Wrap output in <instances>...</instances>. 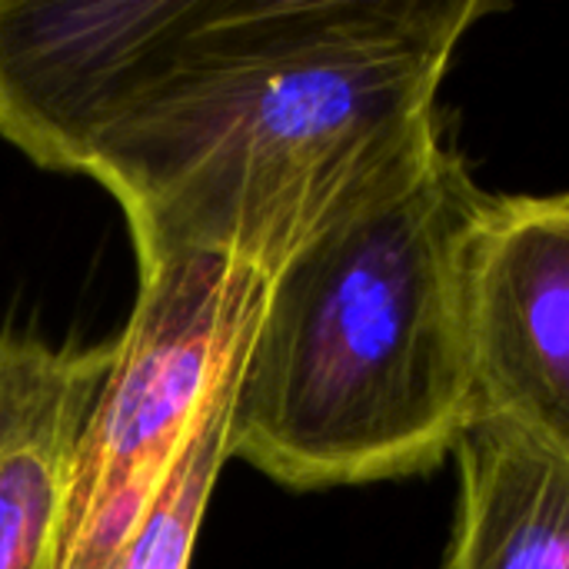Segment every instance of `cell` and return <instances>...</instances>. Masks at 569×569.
<instances>
[{"instance_id":"1","label":"cell","mask_w":569,"mask_h":569,"mask_svg":"<svg viewBox=\"0 0 569 569\" xmlns=\"http://www.w3.org/2000/svg\"><path fill=\"white\" fill-rule=\"evenodd\" d=\"M497 0H207L87 177L137 270L207 253L273 277L443 140L440 87Z\"/></svg>"},{"instance_id":"2","label":"cell","mask_w":569,"mask_h":569,"mask_svg":"<svg viewBox=\"0 0 569 569\" xmlns=\"http://www.w3.org/2000/svg\"><path fill=\"white\" fill-rule=\"evenodd\" d=\"M493 193L443 140L263 290L227 453L293 493L433 473L477 413L470 263Z\"/></svg>"},{"instance_id":"3","label":"cell","mask_w":569,"mask_h":569,"mask_svg":"<svg viewBox=\"0 0 569 569\" xmlns=\"http://www.w3.org/2000/svg\"><path fill=\"white\" fill-rule=\"evenodd\" d=\"M137 300L87 420L57 569H120L217 390L237 370L267 277L187 253L137 270Z\"/></svg>"},{"instance_id":"4","label":"cell","mask_w":569,"mask_h":569,"mask_svg":"<svg viewBox=\"0 0 569 569\" xmlns=\"http://www.w3.org/2000/svg\"><path fill=\"white\" fill-rule=\"evenodd\" d=\"M207 0H0V137L50 173H83Z\"/></svg>"},{"instance_id":"5","label":"cell","mask_w":569,"mask_h":569,"mask_svg":"<svg viewBox=\"0 0 569 569\" xmlns=\"http://www.w3.org/2000/svg\"><path fill=\"white\" fill-rule=\"evenodd\" d=\"M470 347L477 413L569 460V193L490 197L470 263Z\"/></svg>"},{"instance_id":"6","label":"cell","mask_w":569,"mask_h":569,"mask_svg":"<svg viewBox=\"0 0 569 569\" xmlns=\"http://www.w3.org/2000/svg\"><path fill=\"white\" fill-rule=\"evenodd\" d=\"M117 357L0 330V569H57L80 440Z\"/></svg>"},{"instance_id":"7","label":"cell","mask_w":569,"mask_h":569,"mask_svg":"<svg viewBox=\"0 0 569 569\" xmlns=\"http://www.w3.org/2000/svg\"><path fill=\"white\" fill-rule=\"evenodd\" d=\"M457 513L440 569H569V460L477 413L453 447Z\"/></svg>"},{"instance_id":"8","label":"cell","mask_w":569,"mask_h":569,"mask_svg":"<svg viewBox=\"0 0 569 569\" xmlns=\"http://www.w3.org/2000/svg\"><path fill=\"white\" fill-rule=\"evenodd\" d=\"M233 387H237V370L227 377V383L217 390L213 403L207 407L170 483L163 487L150 520L143 523L120 569H190L210 497L217 490L223 467L230 463L227 417H230Z\"/></svg>"}]
</instances>
